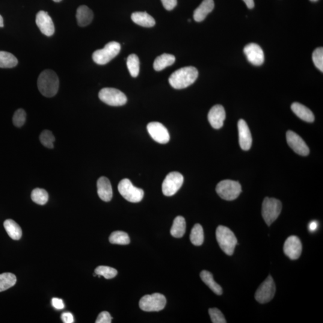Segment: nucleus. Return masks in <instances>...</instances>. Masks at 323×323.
<instances>
[{"label":"nucleus","mask_w":323,"mask_h":323,"mask_svg":"<svg viewBox=\"0 0 323 323\" xmlns=\"http://www.w3.org/2000/svg\"><path fill=\"white\" fill-rule=\"evenodd\" d=\"M198 77V72L196 68L183 67L172 74L169 78V83L173 88L182 90L194 84Z\"/></svg>","instance_id":"nucleus-1"},{"label":"nucleus","mask_w":323,"mask_h":323,"mask_svg":"<svg viewBox=\"0 0 323 323\" xmlns=\"http://www.w3.org/2000/svg\"><path fill=\"white\" fill-rule=\"evenodd\" d=\"M37 86L38 90L43 96L48 98L54 97L59 90L58 77L51 70H44L38 77Z\"/></svg>","instance_id":"nucleus-2"},{"label":"nucleus","mask_w":323,"mask_h":323,"mask_svg":"<svg viewBox=\"0 0 323 323\" xmlns=\"http://www.w3.org/2000/svg\"><path fill=\"white\" fill-rule=\"evenodd\" d=\"M216 238L224 253L232 256L237 244V239L232 231L226 226H219L216 229Z\"/></svg>","instance_id":"nucleus-3"},{"label":"nucleus","mask_w":323,"mask_h":323,"mask_svg":"<svg viewBox=\"0 0 323 323\" xmlns=\"http://www.w3.org/2000/svg\"><path fill=\"white\" fill-rule=\"evenodd\" d=\"M282 210V204L281 201L266 197L262 204V214L263 219L268 226L277 220Z\"/></svg>","instance_id":"nucleus-4"},{"label":"nucleus","mask_w":323,"mask_h":323,"mask_svg":"<svg viewBox=\"0 0 323 323\" xmlns=\"http://www.w3.org/2000/svg\"><path fill=\"white\" fill-rule=\"evenodd\" d=\"M216 192L222 199L233 201L239 196L242 192L239 183L230 180L221 181L216 187Z\"/></svg>","instance_id":"nucleus-5"},{"label":"nucleus","mask_w":323,"mask_h":323,"mask_svg":"<svg viewBox=\"0 0 323 323\" xmlns=\"http://www.w3.org/2000/svg\"><path fill=\"white\" fill-rule=\"evenodd\" d=\"M120 49L119 43L111 41L107 44L103 49L97 50L94 52L93 60L97 64L106 65L119 53Z\"/></svg>","instance_id":"nucleus-6"},{"label":"nucleus","mask_w":323,"mask_h":323,"mask_svg":"<svg viewBox=\"0 0 323 323\" xmlns=\"http://www.w3.org/2000/svg\"><path fill=\"white\" fill-rule=\"evenodd\" d=\"M118 190L121 196L129 202L137 203L143 199V190L136 188L129 179L121 180L118 183Z\"/></svg>","instance_id":"nucleus-7"},{"label":"nucleus","mask_w":323,"mask_h":323,"mask_svg":"<svg viewBox=\"0 0 323 323\" xmlns=\"http://www.w3.org/2000/svg\"><path fill=\"white\" fill-rule=\"evenodd\" d=\"M167 304V299L161 293H153L146 295L140 299L139 306L141 310L146 312H155L164 309Z\"/></svg>","instance_id":"nucleus-8"},{"label":"nucleus","mask_w":323,"mask_h":323,"mask_svg":"<svg viewBox=\"0 0 323 323\" xmlns=\"http://www.w3.org/2000/svg\"><path fill=\"white\" fill-rule=\"evenodd\" d=\"M99 96L103 103L108 106H121L125 105L127 102L125 95L115 88H103L100 91Z\"/></svg>","instance_id":"nucleus-9"},{"label":"nucleus","mask_w":323,"mask_h":323,"mask_svg":"<svg viewBox=\"0 0 323 323\" xmlns=\"http://www.w3.org/2000/svg\"><path fill=\"white\" fill-rule=\"evenodd\" d=\"M184 178L182 174L178 172H171L166 176L163 182L162 189L165 196H173L182 186Z\"/></svg>","instance_id":"nucleus-10"},{"label":"nucleus","mask_w":323,"mask_h":323,"mask_svg":"<svg viewBox=\"0 0 323 323\" xmlns=\"http://www.w3.org/2000/svg\"><path fill=\"white\" fill-rule=\"evenodd\" d=\"M276 287L273 278L269 275L257 289L255 293V299L260 304H266L270 302L274 298Z\"/></svg>","instance_id":"nucleus-11"},{"label":"nucleus","mask_w":323,"mask_h":323,"mask_svg":"<svg viewBox=\"0 0 323 323\" xmlns=\"http://www.w3.org/2000/svg\"><path fill=\"white\" fill-rule=\"evenodd\" d=\"M147 129L151 137L157 143L166 144L170 141V134L162 123L153 121L147 124Z\"/></svg>","instance_id":"nucleus-12"},{"label":"nucleus","mask_w":323,"mask_h":323,"mask_svg":"<svg viewBox=\"0 0 323 323\" xmlns=\"http://www.w3.org/2000/svg\"><path fill=\"white\" fill-rule=\"evenodd\" d=\"M286 139L289 146L298 155L307 156L309 154V148L303 139L296 133L292 131H287Z\"/></svg>","instance_id":"nucleus-13"},{"label":"nucleus","mask_w":323,"mask_h":323,"mask_svg":"<svg viewBox=\"0 0 323 323\" xmlns=\"http://www.w3.org/2000/svg\"><path fill=\"white\" fill-rule=\"evenodd\" d=\"M244 52L248 61L254 66H261L264 62V53L261 47L257 44H247L244 47Z\"/></svg>","instance_id":"nucleus-14"},{"label":"nucleus","mask_w":323,"mask_h":323,"mask_svg":"<svg viewBox=\"0 0 323 323\" xmlns=\"http://www.w3.org/2000/svg\"><path fill=\"white\" fill-rule=\"evenodd\" d=\"M302 245L301 240L296 236H289L284 245V252L291 260H296L301 256Z\"/></svg>","instance_id":"nucleus-15"},{"label":"nucleus","mask_w":323,"mask_h":323,"mask_svg":"<svg viewBox=\"0 0 323 323\" xmlns=\"http://www.w3.org/2000/svg\"><path fill=\"white\" fill-rule=\"evenodd\" d=\"M35 22L38 28L44 35L46 36H52L55 32V26L53 20L49 15L48 13L44 11H40L38 12L35 19Z\"/></svg>","instance_id":"nucleus-16"},{"label":"nucleus","mask_w":323,"mask_h":323,"mask_svg":"<svg viewBox=\"0 0 323 323\" xmlns=\"http://www.w3.org/2000/svg\"><path fill=\"white\" fill-rule=\"evenodd\" d=\"M226 118V112L223 106L215 105L210 109L208 119L213 128L220 129L223 126Z\"/></svg>","instance_id":"nucleus-17"},{"label":"nucleus","mask_w":323,"mask_h":323,"mask_svg":"<svg viewBox=\"0 0 323 323\" xmlns=\"http://www.w3.org/2000/svg\"><path fill=\"white\" fill-rule=\"evenodd\" d=\"M238 127L240 147L245 151L250 150L252 144V137L247 123L244 120H239Z\"/></svg>","instance_id":"nucleus-18"},{"label":"nucleus","mask_w":323,"mask_h":323,"mask_svg":"<svg viewBox=\"0 0 323 323\" xmlns=\"http://www.w3.org/2000/svg\"><path fill=\"white\" fill-rule=\"evenodd\" d=\"M97 192L100 199L109 202L112 199V189L110 182L105 177H100L97 182Z\"/></svg>","instance_id":"nucleus-19"},{"label":"nucleus","mask_w":323,"mask_h":323,"mask_svg":"<svg viewBox=\"0 0 323 323\" xmlns=\"http://www.w3.org/2000/svg\"><path fill=\"white\" fill-rule=\"evenodd\" d=\"M214 7L215 2L213 0H204L200 6L194 11V18L195 21L202 22L214 9Z\"/></svg>","instance_id":"nucleus-20"},{"label":"nucleus","mask_w":323,"mask_h":323,"mask_svg":"<svg viewBox=\"0 0 323 323\" xmlns=\"http://www.w3.org/2000/svg\"><path fill=\"white\" fill-rule=\"evenodd\" d=\"M76 18L80 26H87L93 21V11L87 5H81L77 10Z\"/></svg>","instance_id":"nucleus-21"},{"label":"nucleus","mask_w":323,"mask_h":323,"mask_svg":"<svg viewBox=\"0 0 323 323\" xmlns=\"http://www.w3.org/2000/svg\"><path fill=\"white\" fill-rule=\"evenodd\" d=\"M292 110L298 117L307 122H313L315 117L313 112L304 105L299 103H294L291 106Z\"/></svg>","instance_id":"nucleus-22"},{"label":"nucleus","mask_w":323,"mask_h":323,"mask_svg":"<svg viewBox=\"0 0 323 323\" xmlns=\"http://www.w3.org/2000/svg\"><path fill=\"white\" fill-rule=\"evenodd\" d=\"M131 19L132 21L138 25L143 27H152L155 25V19L146 12L137 11L132 14Z\"/></svg>","instance_id":"nucleus-23"},{"label":"nucleus","mask_w":323,"mask_h":323,"mask_svg":"<svg viewBox=\"0 0 323 323\" xmlns=\"http://www.w3.org/2000/svg\"><path fill=\"white\" fill-rule=\"evenodd\" d=\"M176 61V58L173 55L164 53L157 57L154 61L153 68L157 72L162 71L166 67L171 66Z\"/></svg>","instance_id":"nucleus-24"},{"label":"nucleus","mask_w":323,"mask_h":323,"mask_svg":"<svg viewBox=\"0 0 323 323\" xmlns=\"http://www.w3.org/2000/svg\"><path fill=\"white\" fill-rule=\"evenodd\" d=\"M200 277L203 282L212 290L215 294L221 295L223 293V290L221 287L215 282L213 278V275L207 271H203L201 272Z\"/></svg>","instance_id":"nucleus-25"},{"label":"nucleus","mask_w":323,"mask_h":323,"mask_svg":"<svg viewBox=\"0 0 323 323\" xmlns=\"http://www.w3.org/2000/svg\"><path fill=\"white\" fill-rule=\"evenodd\" d=\"M4 227L10 238L14 240H19L21 238L22 231L21 228L15 221L11 219H8L4 222Z\"/></svg>","instance_id":"nucleus-26"},{"label":"nucleus","mask_w":323,"mask_h":323,"mask_svg":"<svg viewBox=\"0 0 323 323\" xmlns=\"http://www.w3.org/2000/svg\"><path fill=\"white\" fill-rule=\"evenodd\" d=\"M186 223L185 218L182 216H177L174 219L173 226L171 229V235L175 238H182L186 232Z\"/></svg>","instance_id":"nucleus-27"},{"label":"nucleus","mask_w":323,"mask_h":323,"mask_svg":"<svg viewBox=\"0 0 323 323\" xmlns=\"http://www.w3.org/2000/svg\"><path fill=\"white\" fill-rule=\"evenodd\" d=\"M18 63L17 58L9 52L0 51V68L10 69Z\"/></svg>","instance_id":"nucleus-28"},{"label":"nucleus","mask_w":323,"mask_h":323,"mask_svg":"<svg viewBox=\"0 0 323 323\" xmlns=\"http://www.w3.org/2000/svg\"><path fill=\"white\" fill-rule=\"evenodd\" d=\"M190 239L193 244L196 246H200L203 244L204 240V234L203 228L200 224H196L192 228Z\"/></svg>","instance_id":"nucleus-29"},{"label":"nucleus","mask_w":323,"mask_h":323,"mask_svg":"<svg viewBox=\"0 0 323 323\" xmlns=\"http://www.w3.org/2000/svg\"><path fill=\"white\" fill-rule=\"evenodd\" d=\"M15 275L11 273L0 274V292L5 291L12 287L16 283Z\"/></svg>","instance_id":"nucleus-30"},{"label":"nucleus","mask_w":323,"mask_h":323,"mask_svg":"<svg viewBox=\"0 0 323 323\" xmlns=\"http://www.w3.org/2000/svg\"><path fill=\"white\" fill-rule=\"evenodd\" d=\"M127 67L129 72L133 78L138 76L140 72V60L137 55L131 54L127 59Z\"/></svg>","instance_id":"nucleus-31"},{"label":"nucleus","mask_w":323,"mask_h":323,"mask_svg":"<svg viewBox=\"0 0 323 323\" xmlns=\"http://www.w3.org/2000/svg\"><path fill=\"white\" fill-rule=\"evenodd\" d=\"M109 241L113 244L127 245L130 243V239L127 233L122 231H115L109 236Z\"/></svg>","instance_id":"nucleus-32"},{"label":"nucleus","mask_w":323,"mask_h":323,"mask_svg":"<svg viewBox=\"0 0 323 323\" xmlns=\"http://www.w3.org/2000/svg\"><path fill=\"white\" fill-rule=\"evenodd\" d=\"M31 199L38 205L43 206L47 203L49 200V195L43 189L37 188L32 191L31 195Z\"/></svg>","instance_id":"nucleus-33"},{"label":"nucleus","mask_w":323,"mask_h":323,"mask_svg":"<svg viewBox=\"0 0 323 323\" xmlns=\"http://www.w3.org/2000/svg\"><path fill=\"white\" fill-rule=\"evenodd\" d=\"M95 273L97 275H100L106 278V279H111L117 275V271L114 268L109 267L106 266H100L95 270Z\"/></svg>","instance_id":"nucleus-34"},{"label":"nucleus","mask_w":323,"mask_h":323,"mask_svg":"<svg viewBox=\"0 0 323 323\" xmlns=\"http://www.w3.org/2000/svg\"><path fill=\"white\" fill-rule=\"evenodd\" d=\"M40 141L44 147L49 148V149H53V146H53V143L55 141V138L51 131H49V130H44L41 133Z\"/></svg>","instance_id":"nucleus-35"},{"label":"nucleus","mask_w":323,"mask_h":323,"mask_svg":"<svg viewBox=\"0 0 323 323\" xmlns=\"http://www.w3.org/2000/svg\"><path fill=\"white\" fill-rule=\"evenodd\" d=\"M313 60L314 65L319 70L323 72V49L319 47L314 50L313 53Z\"/></svg>","instance_id":"nucleus-36"},{"label":"nucleus","mask_w":323,"mask_h":323,"mask_svg":"<svg viewBox=\"0 0 323 323\" xmlns=\"http://www.w3.org/2000/svg\"><path fill=\"white\" fill-rule=\"evenodd\" d=\"M210 318L213 323H226L223 314L217 308H210L209 311Z\"/></svg>","instance_id":"nucleus-37"},{"label":"nucleus","mask_w":323,"mask_h":323,"mask_svg":"<svg viewBox=\"0 0 323 323\" xmlns=\"http://www.w3.org/2000/svg\"><path fill=\"white\" fill-rule=\"evenodd\" d=\"M26 117V112L23 109L20 108L17 109V110L14 112L13 117V122L14 125L19 127L22 126L25 123Z\"/></svg>","instance_id":"nucleus-38"},{"label":"nucleus","mask_w":323,"mask_h":323,"mask_svg":"<svg viewBox=\"0 0 323 323\" xmlns=\"http://www.w3.org/2000/svg\"><path fill=\"white\" fill-rule=\"evenodd\" d=\"M112 317L109 313L107 311H103L99 314L96 320V323H111Z\"/></svg>","instance_id":"nucleus-39"},{"label":"nucleus","mask_w":323,"mask_h":323,"mask_svg":"<svg viewBox=\"0 0 323 323\" xmlns=\"http://www.w3.org/2000/svg\"><path fill=\"white\" fill-rule=\"evenodd\" d=\"M161 1L165 9L169 11L174 9L177 4V0H161Z\"/></svg>","instance_id":"nucleus-40"},{"label":"nucleus","mask_w":323,"mask_h":323,"mask_svg":"<svg viewBox=\"0 0 323 323\" xmlns=\"http://www.w3.org/2000/svg\"><path fill=\"white\" fill-rule=\"evenodd\" d=\"M52 305L55 309L58 310H63L65 307L63 301L59 298H53L52 300Z\"/></svg>","instance_id":"nucleus-41"},{"label":"nucleus","mask_w":323,"mask_h":323,"mask_svg":"<svg viewBox=\"0 0 323 323\" xmlns=\"http://www.w3.org/2000/svg\"><path fill=\"white\" fill-rule=\"evenodd\" d=\"M61 319L65 323H73L75 322L73 314L69 312L64 313L62 314Z\"/></svg>","instance_id":"nucleus-42"},{"label":"nucleus","mask_w":323,"mask_h":323,"mask_svg":"<svg viewBox=\"0 0 323 323\" xmlns=\"http://www.w3.org/2000/svg\"><path fill=\"white\" fill-rule=\"evenodd\" d=\"M317 227H318V223H317L316 221H313L311 222L309 229L311 232H314V231H315L317 229Z\"/></svg>","instance_id":"nucleus-43"},{"label":"nucleus","mask_w":323,"mask_h":323,"mask_svg":"<svg viewBox=\"0 0 323 323\" xmlns=\"http://www.w3.org/2000/svg\"><path fill=\"white\" fill-rule=\"evenodd\" d=\"M248 8H253L254 7V0H243Z\"/></svg>","instance_id":"nucleus-44"},{"label":"nucleus","mask_w":323,"mask_h":323,"mask_svg":"<svg viewBox=\"0 0 323 323\" xmlns=\"http://www.w3.org/2000/svg\"><path fill=\"white\" fill-rule=\"evenodd\" d=\"M3 18H2V17L1 15H0V28L3 27Z\"/></svg>","instance_id":"nucleus-45"},{"label":"nucleus","mask_w":323,"mask_h":323,"mask_svg":"<svg viewBox=\"0 0 323 323\" xmlns=\"http://www.w3.org/2000/svg\"><path fill=\"white\" fill-rule=\"evenodd\" d=\"M53 1L55 2H60L62 0H53Z\"/></svg>","instance_id":"nucleus-46"},{"label":"nucleus","mask_w":323,"mask_h":323,"mask_svg":"<svg viewBox=\"0 0 323 323\" xmlns=\"http://www.w3.org/2000/svg\"><path fill=\"white\" fill-rule=\"evenodd\" d=\"M310 1L314 2V1H318V0H310Z\"/></svg>","instance_id":"nucleus-47"}]
</instances>
